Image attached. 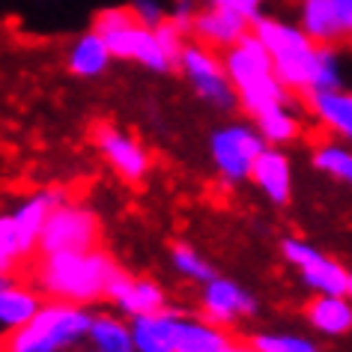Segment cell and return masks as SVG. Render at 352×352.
I'll list each match as a JSON object with an SVG mask.
<instances>
[{
  "label": "cell",
  "instance_id": "obj_1",
  "mask_svg": "<svg viewBox=\"0 0 352 352\" xmlns=\"http://www.w3.org/2000/svg\"><path fill=\"white\" fill-rule=\"evenodd\" d=\"M120 263L104 248L39 254L33 263V284L45 298L93 307L108 298L111 275Z\"/></svg>",
  "mask_w": 352,
  "mask_h": 352
},
{
  "label": "cell",
  "instance_id": "obj_2",
  "mask_svg": "<svg viewBox=\"0 0 352 352\" xmlns=\"http://www.w3.org/2000/svg\"><path fill=\"white\" fill-rule=\"evenodd\" d=\"M221 57H224L227 78L233 81L236 96H239V111L248 113L251 120H257L260 113L278 108V104L293 102V93L278 78L266 45L254 36V30L239 45L227 48Z\"/></svg>",
  "mask_w": 352,
  "mask_h": 352
},
{
  "label": "cell",
  "instance_id": "obj_3",
  "mask_svg": "<svg viewBox=\"0 0 352 352\" xmlns=\"http://www.w3.org/2000/svg\"><path fill=\"white\" fill-rule=\"evenodd\" d=\"M93 322V311L72 302L48 298L39 314L21 329H12L0 338V349L6 352H78L87 343Z\"/></svg>",
  "mask_w": 352,
  "mask_h": 352
},
{
  "label": "cell",
  "instance_id": "obj_4",
  "mask_svg": "<svg viewBox=\"0 0 352 352\" xmlns=\"http://www.w3.org/2000/svg\"><path fill=\"white\" fill-rule=\"evenodd\" d=\"M269 144L263 140L254 122H221L209 135V162H212L218 179L227 186H239L251 179L260 153Z\"/></svg>",
  "mask_w": 352,
  "mask_h": 352
},
{
  "label": "cell",
  "instance_id": "obj_5",
  "mask_svg": "<svg viewBox=\"0 0 352 352\" xmlns=\"http://www.w3.org/2000/svg\"><path fill=\"white\" fill-rule=\"evenodd\" d=\"M176 69L182 72V78L191 84V90L200 102H206L215 111H236L239 108V96H236L233 81L227 78L224 57L221 51H212L206 45H200L197 39H191L179 54Z\"/></svg>",
  "mask_w": 352,
  "mask_h": 352
},
{
  "label": "cell",
  "instance_id": "obj_6",
  "mask_svg": "<svg viewBox=\"0 0 352 352\" xmlns=\"http://www.w3.org/2000/svg\"><path fill=\"white\" fill-rule=\"evenodd\" d=\"M102 221L99 212L84 200H63L51 212L45 230L39 236L36 254H60V251H90L99 248Z\"/></svg>",
  "mask_w": 352,
  "mask_h": 352
},
{
  "label": "cell",
  "instance_id": "obj_7",
  "mask_svg": "<svg viewBox=\"0 0 352 352\" xmlns=\"http://www.w3.org/2000/svg\"><path fill=\"white\" fill-rule=\"evenodd\" d=\"M280 257H284L287 266L298 275L302 287H307L314 296L346 293L349 272L334 257L322 254L316 245L298 239V236H287V239H280Z\"/></svg>",
  "mask_w": 352,
  "mask_h": 352
},
{
  "label": "cell",
  "instance_id": "obj_8",
  "mask_svg": "<svg viewBox=\"0 0 352 352\" xmlns=\"http://www.w3.org/2000/svg\"><path fill=\"white\" fill-rule=\"evenodd\" d=\"M93 146L99 149L104 164L129 186L144 182L153 170V155L140 140L117 122H96L93 126Z\"/></svg>",
  "mask_w": 352,
  "mask_h": 352
},
{
  "label": "cell",
  "instance_id": "obj_9",
  "mask_svg": "<svg viewBox=\"0 0 352 352\" xmlns=\"http://www.w3.org/2000/svg\"><path fill=\"white\" fill-rule=\"evenodd\" d=\"M197 314L212 325H218V329L230 331L239 322L251 320V316L257 314V298H254L239 280L215 275L209 284L200 287Z\"/></svg>",
  "mask_w": 352,
  "mask_h": 352
},
{
  "label": "cell",
  "instance_id": "obj_10",
  "mask_svg": "<svg viewBox=\"0 0 352 352\" xmlns=\"http://www.w3.org/2000/svg\"><path fill=\"white\" fill-rule=\"evenodd\" d=\"M108 305L117 307V314L129 316V320H138V316H149L158 311H167V293L164 287L158 284L155 278L146 275H131L122 266H117V272L111 275L108 284Z\"/></svg>",
  "mask_w": 352,
  "mask_h": 352
},
{
  "label": "cell",
  "instance_id": "obj_11",
  "mask_svg": "<svg viewBox=\"0 0 352 352\" xmlns=\"http://www.w3.org/2000/svg\"><path fill=\"white\" fill-rule=\"evenodd\" d=\"M104 39H108L113 60H126V63H135V66L146 69V72H155V75H164V72H173L176 69L170 54H167L162 48V42H158L155 30L138 24V19L131 24H126V28H120L117 33H111V36H104Z\"/></svg>",
  "mask_w": 352,
  "mask_h": 352
},
{
  "label": "cell",
  "instance_id": "obj_12",
  "mask_svg": "<svg viewBox=\"0 0 352 352\" xmlns=\"http://www.w3.org/2000/svg\"><path fill=\"white\" fill-rule=\"evenodd\" d=\"M251 33V21L239 15L230 6H200L195 28H191V39H197L200 45L212 48V51H224L239 45V42Z\"/></svg>",
  "mask_w": 352,
  "mask_h": 352
},
{
  "label": "cell",
  "instance_id": "obj_13",
  "mask_svg": "<svg viewBox=\"0 0 352 352\" xmlns=\"http://www.w3.org/2000/svg\"><path fill=\"white\" fill-rule=\"evenodd\" d=\"M305 108L329 138L352 144V90H314L305 96Z\"/></svg>",
  "mask_w": 352,
  "mask_h": 352
},
{
  "label": "cell",
  "instance_id": "obj_14",
  "mask_svg": "<svg viewBox=\"0 0 352 352\" xmlns=\"http://www.w3.org/2000/svg\"><path fill=\"white\" fill-rule=\"evenodd\" d=\"M254 188L260 191L269 204L284 206L293 197V162L284 153V146H266L251 170Z\"/></svg>",
  "mask_w": 352,
  "mask_h": 352
},
{
  "label": "cell",
  "instance_id": "obj_15",
  "mask_svg": "<svg viewBox=\"0 0 352 352\" xmlns=\"http://www.w3.org/2000/svg\"><path fill=\"white\" fill-rule=\"evenodd\" d=\"M45 305V296L36 289L33 280H19V278H0V329L12 331L21 329L39 314Z\"/></svg>",
  "mask_w": 352,
  "mask_h": 352
},
{
  "label": "cell",
  "instance_id": "obj_16",
  "mask_svg": "<svg viewBox=\"0 0 352 352\" xmlns=\"http://www.w3.org/2000/svg\"><path fill=\"white\" fill-rule=\"evenodd\" d=\"M111 48H108V39L102 33H96L93 28L78 33L72 39V45L66 51V69L69 75L75 78H84V81H93V78H102L111 66Z\"/></svg>",
  "mask_w": 352,
  "mask_h": 352
},
{
  "label": "cell",
  "instance_id": "obj_17",
  "mask_svg": "<svg viewBox=\"0 0 352 352\" xmlns=\"http://www.w3.org/2000/svg\"><path fill=\"white\" fill-rule=\"evenodd\" d=\"M296 24L316 45H340L346 39L334 0H296Z\"/></svg>",
  "mask_w": 352,
  "mask_h": 352
},
{
  "label": "cell",
  "instance_id": "obj_18",
  "mask_svg": "<svg viewBox=\"0 0 352 352\" xmlns=\"http://www.w3.org/2000/svg\"><path fill=\"white\" fill-rule=\"evenodd\" d=\"M307 325L322 338H343L352 331V302L346 293L340 296H314L305 305Z\"/></svg>",
  "mask_w": 352,
  "mask_h": 352
},
{
  "label": "cell",
  "instance_id": "obj_19",
  "mask_svg": "<svg viewBox=\"0 0 352 352\" xmlns=\"http://www.w3.org/2000/svg\"><path fill=\"white\" fill-rule=\"evenodd\" d=\"M176 322H179V311L170 307L131 320L135 352H176Z\"/></svg>",
  "mask_w": 352,
  "mask_h": 352
},
{
  "label": "cell",
  "instance_id": "obj_20",
  "mask_svg": "<svg viewBox=\"0 0 352 352\" xmlns=\"http://www.w3.org/2000/svg\"><path fill=\"white\" fill-rule=\"evenodd\" d=\"M87 349L90 352H135L131 338V320L113 311H96L87 334Z\"/></svg>",
  "mask_w": 352,
  "mask_h": 352
},
{
  "label": "cell",
  "instance_id": "obj_21",
  "mask_svg": "<svg viewBox=\"0 0 352 352\" xmlns=\"http://www.w3.org/2000/svg\"><path fill=\"white\" fill-rule=\"evenodd\" d=\"M230 340V334L218 329L204 316H188L179 314L176 322V352H218L224 343Z\"/></svg>",
  "mask_w": 352,
  "mask_h": 352
},
{
  "label": "cell",
  "instance_id": "obj_22",
  "mask_svg": "<svg viewBox=\"0 0 352 352\" xmlns=\"http://www.w3.org/2000/svg\"><path fill=\"white\" fill-rule=\"evenodd\" d=\"M311 164H314V170H320L322 176L352 188V144L325 138L311 149Z\"/></svg>",
  "mask_w": 352,
  "mask_h": 352
},
{
  "label": "cell",
  "instance_id": "obj_23",
  "mask_svg": "<svg viewBox=\"0 0 352 352\" xmlns=\"http://www.w3.org/2000/svg\"><path fill=\"white\" fill-rule=\"evenodd\" d=\"M254 126L260 129V135L269 146H287L302 135V117H298V111L293 108V102L278 104V108L260 113V117L254 120Z\"/></svg>",
  "mask_w": 352,
  "mask_h": 352
},
{
  "label": "cell",
  "instance_id": "obj_24",
  "mask_svg": "<svg viewBox=\"0 0 352 352\" xmlns=\"http://www.w3.org/2000/svg\"><path fill=\"white\" fill-rule=\"evenodd\" d=\"M170 269L182 280L197 284V287L209 284V280L218 275L215 266H212V260H209L204 251H197L191 242H173L170 245Z\"/></svg>",
  "mask_w": 352,
  "mask_h": 352
},
{
  "label": "cell",
  "instance_id": "obj_25",
  "mask_svg": "<svg viewBox=\"0 0 352 352\" xmlns=\"http://www.w3.org/2000/svg\"><path fill=\"white\" fill-rule=\"evenodd\" d=\"M33 254L30 248L24 245L19 227H15V218L10 212L0 215V278L12 275L15 269H19V263L30 260Z\"/></svg>",
  "mask_w": 352,
  "mask_h": 352
},
{
  "label": "cell",
  "instance_id": "obj_26",
  "mask_svg": "<svg viewBox=\"0 0 352 352\" xmlns=\"http://www.w3.org/2000/svg\"><path fill=\"white\" fill-rule=\"evenodd\" d=\"M257 352H320V343L307 334H296V331H254L248 338Z\"/></svg>",
  "mask_w": 352,
  "mask_h": 352
},
{
  "label": "cell",
  "instance_id": "obj_27",
  "mask_svg": "<svg viewBox=\"0 0 352 352\" xmlns=\"http://www.w3.org/2000/svg\"><path fill=\"white\" fill-rule=\"evenodd\" d=\"M135 21V12H131V6H104L93 15V30L102 33V36H111V33H117L120 28H126V24Z\"/></svg>",
  "mask_w": 352,
  "mask_h": 352
},
{
  "label": "cell",
  "instance_id": "obj_28",
  "mask_svg": "<svg viewBox=\"0 0 352 352\" xmlns=\"http://www.w3.org/2000/svg\"><path fill=\"white\" fill-rule=\"evenodd\" d=\"M155 36H158V42H162V48L170 54V60L173 63H179V54H182V48L191 42V36L182 28H176V24L167 19V21H162L155 28Z\"/></svg>",
  "mask_w": 352,
  "mask_h": 352
},
{
  "label": "cell",
  "instance_id": "obj_29",
  "mask_svg": "<svg viewBox=\"0 0 352 352\" xmlns=\"http://www.w3.org/2000/svg\"><path fill=\"white\" fill-rule=\"evenodd\" d=\"M131 12H135L138 24H144V28H158L162 21H167V6L162 0H131Z\"/></svg>",
  "mask_w": 352,
  "mask_h": 352
},
{
  "label": "cell",
  "instance_id": "obj_30",
  "mask_svg": "<svg viewBox=\"0 0 352 352\" xmlns=\"http://www.w3.org/2000/svg\"><path fill=\"white\" fill-rule=\"evenodd\" d=\"M200 12V0H173L167 6V19H170L176 28H182L191 36V28H195V19Z\"/></svg>",
  "mask_w": 352,
  "mask_h": 352
},
{
  "label": "cell",
  "instance_id": "obj_31",
  "mask_svg": "<svg viewBox=\"0 0 352 352\" xmlns=\"http://www.w3.org/2000/svg\"><path fill=\"white\" fill-rule=\"evenodd\" d=\"M218 6H230L239 15H245L251 24L263 15V6H266V0H218Z\"/></svg>",
  "mask_w": 352,
  "mask_h": 352
},
{
  "label": "cell",
  "instance_id": "obj_32",
  "mask_svg": "<svg viewBox=\"0 0 352 352\" xmlns=\"http://www.w3.org/2000/svg\"><path fill=\"white\" fill-rule=\"evenodd\" d=\"M338 6V15H340V24L346 30V39H352V0H334Z\"/></svg>",
  "mask_w": 352,
  "mask_h": 352
},
{
  "label": "cell",
  "instance_id": "obj_33",
  "mask_svg": "<svg viewBox=\"0 0 352 352\" xmlns=\"http://www.w3.org/2000/svg\"><path fill=\"white\" fill-rule=\"evenodd\" d=\"M218 352H257V346H254L251 340H233V338H230Z\"/></svg>",
  "mask_w": 352,
  "mask_h": 352
},
{
  "label": "cell",
  "instance_id": "obj_34",
  "mask_svg": "<svg viewBox=\"0 0 352 352\" xmlns=\"http://www.w3.org/2000/svg\"><path fill=\"white\" fill-rule=\"evenodd\" d=\"M346 296H349V302H352V272H349V280H346Z\"/></svg>",
  "mask_w": 352,
  "mask_h": 352
},
{
  "label": "cell",
  "instance_id": "obj_35",
  "mask_svg": "<svg viewBox=\"0 0 352 352\" xmlns=\"http://www.w3.org/2000/svg\"><path fill=\"white\" fill-rule=\"evenodd\" d=\"M0 352H6V349H0Z\"/></svg>",
  "mask_w": 352,
  "mask_h": 352
}]
</instances>
